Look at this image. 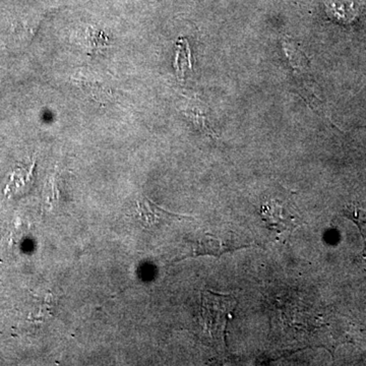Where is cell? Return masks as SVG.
<instances>
[{"instance_id":"obj_1","label":"cell","mask_w":366,"mask_h":366,"mask_svg":"<svg viewBox=\"0 0 366 366\" xmlns=\"http://www.w3.org/2000/svg\"><path fill=\"white\" fill-rule=\"evenodd\" d=\"M259 213L269 230L277 233L293 232L303 224L292 192L269 196L262 201Z\"/></svg>"},{"instance_id":"obj_2","label":"cell","mask_w":366,"mask_h":366,"mask_svg":"<svg viewBox=\"0 0 366 366\" xmlns=\"http://www.w3.org/2000/svg\"><path fill=\"white\" fill-rule=\"evenodd\" d=\"M237 300L232 296L216 295L207 291L203 295L204 320L208 325L209 333L217 342L225 343L226 327L229 317L234 312Z\"/></svg>"},{"instance_id":"obj_6","label":"cell","mask_w":366,"mask_h":366,"mask_svg":"<svg viewBox=\"0 0 366 366\" xmlns=\"http://www.w3.org/2000/svg\"><path fill=\"white\" fill-rule=\"evenodd\" d=\"M343 213L347 218L352 220L360 228L361 235L365 240L366 249V211L351 206L344 209Z\"/></svg>"},{"instance_id":"obj_4","label":"cell","mask_w":366,"mask_h":366,"mask_svg":"<svg viewBox=\"0 0 366 366\" xmlns=\"http://www.w3.org/2000/svg\"><path fill=\"white\" fill-rule=\"evenodd\" d=\"M239 240L229 239V238H219L215 235L204 234L194 242L192 247V252L185 255L183 259L187 257H197L199 255H213V257H221L226 252H234V250L249 247L250 243L237 242Z\"/></svg>"},{"instance_id":"obj_3","label":"cell","mask_w":366,"mask_h":366,"mask_svg":"<svg viewBox=\"0 0 366 366\" xmlns=\"http://www.w3.org/2000/svg\"><path fill=\"white\" fill-rule=\"evenodd\" d=\"M137 216L139 224L147 229H158L169 225L174 221L192 219V217L179 215L161 208L149 197H142L137 201Z\"/></svg>"},{"instance_id":"obj_5","label":"cell","mask_w":366,"mask_h":366,"mask_svg":"<svg viewBox=\"0 0 366 366\" xmlns=\"http://www.w3.org/2000/svg\"><path fill=\"white\" fill-rule=\"evenodd\" d=\"M283 49L293 69L302 71V69H307L310 66V59H307V55L301 50L300 46L296 44L295 41L286 38L283 42Z\"/></svg>"}]
</instances>
